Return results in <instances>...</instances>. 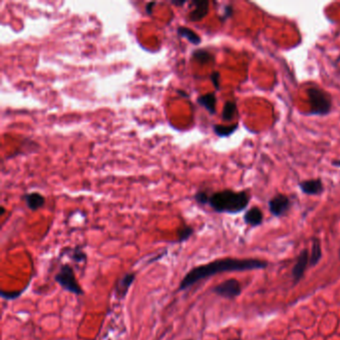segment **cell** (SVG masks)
Here are the masks:
<instances>
[{
  "label": "cell",
  "mask_w": 340,
  "mask_h": 340,
  "mask_svg": "<svg viewBox=\"0 0 340 340\" xmlns=\"http://www.w3.org/2000/svg\"><path fill=\"white\" fill-rule=\"evenodd\" d=\"M267 263L259 260H237V259H223L211 262L207 264L199 265L190 269L182 280L179 290L185 291L192 287L198 282L208 279L218 273L227 271H244L265 268Z\"/></svg>",
  "instance_id": "1"
},
{
  "label": "cell",
  "mask_w": 340,
  "mask_h": 340,
  "mask_svg": "<svg viewBox=\"0 0 340 340\" xmlns=\"http://www.w3.org/2000/svg\"><path fill=\"white\" fill-rule=\"evenodd\" d=\"M136 280V274L135 273H126L123 278H121L115 287V292L116 295L118 296V299L124 300L129 292V289L131 288L133 283Z\"/></svg>",
  "instance_id": "8"
},
{
  "label": "cell",
  "mask_w": 340,
  "mask_h": 340,
  "mask_svg": "<svg viewBox=\"0 0 340 340\" xmlns=\"http://www.w3.org/2000/svg\"><path fill=\"white\" fill-rule=\"evenodd\" d=\"M232 13H233V9H232V7H231V6H229V5L226 6V7H225V12H224V14L222 15L221 20H222V21L227 20V18H229V17L232 15Z\"/></svg>",
  "instance_id": "24"
},
{
  "label": "cell",
  "mask_w": 340,
  "mask_h": 340,
  "mask_svg": "<svg viewBox=\"0 0 340 340\" xmlns=\"http://www.w3.org/2000/svg\"><path fill=\"white\" fill-rule=\"evenodd\" d=\"M229 340H241V339H239V338H233V339H229Z\"/></svg>",
  "instance_id": "30"
},
{
  "label": "cell",
  "mask_w": 340,
  "mask_h": 340,
  "mask_svg": "<svg viewBox=\"0 0 340 340\" xmlns=\"http://www.w3.org/2000/svg\"><path fill=\"white\" fill-rule=\"evenodd\" d=\"M339 257H340V249H339Z\"/></svg>",
  "instance_id": "31"
},
{
  "label": "cell",
  "mask_w": 340,
  "mask_h": 340,
  "mask_svg": "<svg viewBox=\"0 0 340 340\" xmlns=\"http://www.w3.org/2000/svg\"><path fill=\"white\" fill-rule=\"evenodd\" d=\"M249 203V196L246 192H233L230 189L221 190L209 196L208 205L217 212L238 214L243 211Z\"/></svg>",
  "instance_id": "2"
},
{
  "label": "cell",
  "mask_w": 340,
  "mask_h": 340,
  "mask_svg": "<svg viewBox=\"0 0 340 340\" xmlns=\"http://www.w3.org/2000/svg\"><path fill=\"white\" fill-rule=\"evenodd\" d=\"M244 220L246 224L251 227H258L263 223L264 214L261 208H259L258 207H253L246 212Z\"/></svg>",
  "instance_id": "11"
},
{
  "label": "cell",
  "mask_w": 340,
  "mask_h": 340,
  "mask_svg": "<svg viewBox=\"0 0 340 340\" xmlns=\"http://www.w3.org/2000/svg\"><path fill=\"white\" fill-rule=\"evenodd\" d=\"M192 56L194 59H196L198 62H200L201 64H206V63H208V62L214 60V56L204 49H199V50L194 51Z\"/></svg>",
  "instance_id": "18"
},
{
  "label": "cell",
  "mask_w": 340,
  "mask_h": 340,
  "mask_svg": "<svg viewBox=\"0 0 340 340\" xmlns=\"http://www.w3.org/2000/svg\"><path fill=\"white\" fill-rule=\"evenodd\" d=\"M70 258L75 263H85L87 261V254L85 253L79 246L72 249Z\"/></svg>",
  "instance_id": "20"
},
{
  "label": "cell",
  "mask_w": 340,
  "mask_h": 340,
  "mask_svg": "<svg viewBox=\"0 0 340 340\" xmlns=\"http://www.w3.org/2000/svg\"><path fill=\"white\" fill-rule=\"evenodd\" d=\"M220 79H221V74L218 71H215V72L211 73L210 80H211L212 84H214V86L217 90L220 89Z\"/></svg>",
  "instance_id": "23"
},
{
  "label": "cell",
  "mask_w": 340,
  "mask_h": 340,
  "mask_svg": "<svg viewBox=\"0 0 340 340\" xmlns=\"http://www.w3.org/2000/svg\"><path fill=\"white\" fill-rule=\"evenodd\" d=\"M157 4V2H149L147 5H146V12L147 14L149 15H152L153 13V8L154 6Z\"/></svg>",
  "instance_id": "25"
},
{
  "label": "cell",
  "mask_w": 340,
  "mask_h": 340,
  "mask_svg": "<svg viewBox=\"0 0 340 340\" xmlns=\"http://www.w3.org/2000/svg\"><path fill=\"white\" fill-rule=\"evenodd\" d=\"M172 4H174V5H177V6H182V5H184L185 3H186V1H172L171 2Z\"/></svg>",
  "instance_id": "26"
},
{
  "label": "cell",
  "mask_w": 340,
  "mask_h": 340,
  "mask_svg": "<svg viewBox=\"0 0 340 340\" xmlns=\"http://www.w3.org/2000/svg\"><path fill=\"white\" fill-rule=\"evenodd\" d=\"M307 96L311 115L325 116L330 113L332 102L325 91L317 87H310L307 89Z\"/></svg>",
  "instance_id": "3"
},
{
  "label": "cell",
  "mask_w": 340,
  "mask_h": 340,
  "mask_svg": "<svg viewBox=\"0 0 340 340\" xmlns=\"http://www.w3.org/2000/svg\"><path fill=\"white\" fill-rule=\"evenodd\" d=\"M239 128V124H233L231 126H222V125H215L212 127L215 134L220 138H227L229 137L235 133Z\"/></svg>",
  "instance_id": "16"
},
{
  "label": "cell",
  "mask_w": 340,
  "mask_h": 340,
  "mask_svg": "<svg viewBox=\"0 0 340 340\" xmlns=\"http://www.w3.org/2000/svg\"><path fill=\"white\" fill-rule=\"evenodd\" d=\"M55 282L64 290L76 295L84 294V290L79 285L73 268L69 264H63L55 275Z\"/></svg>",
  "instance_id": "4"
},
{
  "label": "cell",
  "mask_w": 340,
  "mask_h": 340,
  "mask_svg": "<svg viewBox=\"0 0 340 340\" xmlns=\"http://www.w3.org/2000/svg\"><path fill=\"white\" fill-rule=\"evenodd\" d=\"M334 166H337V167H340V161H335L332 163Z\"/></svg>",
  "instance_id": "29"
},
{
  "label": "cell",
  "mask_w": 340,
  "mask_h": 340,
  "mask_svg": "<svg viewBox=\"0 0 340 340\" xmlns=\"http://www.w3.org/2000/svg\"><path fill=\"white\" fill-rule=\"evenodd\" d=\"M309 259H310V257H309L308 250L303 249L301 252L300 257H299V259H297V262L292 269V278H293V281L295 283H299L303 276V274L306 270L307 264H309Z\"/></svg>",
  "instance_id": "7"
},
{
  "label": "cell",
  "mask_w": 340,
  "mask_h": 340,
  "mask_svg": "<svg viewBox=\"0 0 340 340\" xmlns=\"http://www.w3.org/2000/svg\"><path fill=\"white\" fill-rule=\"evenodd\" d=\"M322 258V251H321V245L318 239H314L312 242V248L310 253L309 259V264L311 266L316 265Z\"/></svg>",
  "instance_id": "15"
},
{
  "label": "cell",
  "mask_w": 340,
  "mask_h": 340,
  "mask_svg": "<svg viewBox=\"0 0 340 340\" xmlns=\"http://www.w3.org/2000/svg\"><path fill=\"white\" fill-rule=\"evenodd\" d=\"M194 228L192 227L185 226L178 231V242L179 243H185L187 242L190 237L193 236Z\"/></svg>",
  "instance_id": "19"
},
{
  "label": "cell",
  "mask_w": 340,
  "mask_h": 340,
  "mask_svg": "<svg viewBox=\"0 0 340 340\" xmlns=\"http://www.w3.org/2000/svg\"><path fill=\"white\" fill-rule=\"evenodd\" d=\"M194 5V9L189 14V18L193 22H198V21L203 20L208 13L209 2L207 0H195L192 2Z\"/></svg>",
  "instance_id": "10"
},
{
  "label": "cell",
  "mask_w": 340,
  "mask_h": 340,
  "mask_svg": "<svg viewBox=\"0 0 340 340\" xmlns=\"http://www.w3.org/2000/svg\"><path fill=\"white\" fill-rule=\"evenodd\" d=\"M300 188L302 189V192L305 195L308 196H315V195H321L323 193V184L321 179H312V180H307L300 183Z\"/></svg>",
  "instance_id": "9"
},
{
  "label": "cell",
  "mask_w": 340,
  "mask_h": 340,
  "mask_svg": "<svg viewBox=\"0 0 340 340\" xmlns=\"http://www.w3.org/2000/svg\"><path fill=\"white\" fill-rule=\"evenodd\" d=\"M188 340H192V339H188Z\"/></svg>",
  "instance_id": "32"
},
{
  "label": "cell",
  "mask_w": 340,
  "mask_h": 340,
  "mask_svg": "<svg viewBox=\"0 0 340 340\" xmlns=\"http://www.w3.org/2000/svg\"><path fill=\"white\" fill-rule=\"evenodd\" d=\"M208 199H209V196L208 195L207 192H204V190H199V192L195 195L196 202L203 206L208 205Z\"/></svg>",
  "instance_id": "22"
},
{
  "label": "cell",
  "mask_w": 340,
  "mask_h": 340,
  "mask_svg": "<svg viewBox=\"0 0 340 340\" xmlns=\"http://www.w3.org/2000/svg\"><path fill=\"white\" fill-rule=\"evenodd\" d=\"M177 93L180 94L182 97H188V94L185 92V91H182V90H177Z\"/></svg>",
  "instance_id": "27"
},
{
  "label": "cell",
  "mask_w": 340,
  "mask_h": 340,
  "mask_svg": "<svg viewBox=\"0 0 340 340\" xmlns=\"http://www.w3.org/2000/svg\"><path fill=\"white\" fill-rule=\"evenodd\" d=\"M214 292L225 299L231 300L242 293V286L237 280L230 279L217 285L214 288Z\"/></svg>",
  "instance_id": "5"
},
{
  "label": "cell",
  "mask_w": 340,
  "mask_h": 340,
  "mask_svg": "<svg viewBox=\"0 0 340 340\" xmlns=\"http://www.w3.org/2000/svg\"><path fill=\"white\" fill-rule=\"evenodd\" d=\"M22 198L26 203V206L28 207V208L33 211L41 208L45 205V198L39 193L25 194Z\"/></svg>",
  "instance_id": "12"
},
{
  "label": "cell",
  "mask_w": 340,
  "mask_h": 340,
  "mask_svg": "<svg viewBox=\"0 0 340 340\" xmlns=\"http://www.w3.org/2000/svg\"><path fill=\"white\" fill-rule=\"evenodd\" d=\"M197 102L200 106L204 107L210 115H214L216 113V104H217V98L215 93H208L202 95L198 97Z\"/></svg>",
  "instance_id": "13"
},
{
  "label": "cell",
  "mask_w": 340,
  "mask_h": 340,
  "mask_svg": "<svg viewBox=\"0 0 340 340\" xmlns=\"http://www.w3.org/2000/svg\"><path fill=\"white\" fill-rule=\"evenodd\" d=\"M237 114V104L235 102L227 101L225 106L222 114V118L225 121H230Z\"/></svg>",
  "instance_id": "17"
},
{
  "label": "cell",
  "mask_w": 340,
  "mask_h": 340,
  "mask_svg": "<svg viewBox=\"0 0 340 340\" xmlns=\"http://www.w3.org/2000/svg\"><path fill=\"white\" fill-rule=\"evenodd\" d=\"M177 33H178V35L180 37L187 39L189 42V43H192L194 45H199L202 42V39H201L200 35H198L194 30L189 29L188 27H185V26L178 27Z\"/></svg>",
  "instance_id": "14"
},
{
  "label": "cell",
  "mask_w": 340,
  "mask_h": 340,
  "mask_svg": "<svg viewBox=\"0 0 340 340\" xmlns=\"http://www.w3.org/2000/svg\"><path fill=\"white\" fill-rule=\"evenodd\" d=\"M268 208L274 217H282L290 208V200L285 195L279 194L268 202Z\"/></svg>",
  "instance_id": "6"
},
{
  "label": "cell",
  "mask_w": 340,
  "mask_h": 340,
  "mask_svg": "<svg viewBox=\"0 0 340 340\" xmlns=\"http://www.w3.org/2000/svg\"><path fill=\"white\" fill-rule=\"evenodd\" d=\"M24 290H25L24 288L21 289V290H17V291L1 290V292H0V295H1L2 299L5 300V301H14V300H17L18 297H20L21 295H22Z\"/></svg>",
  "instance_id": "21"
},
{
  "label": "cell",
  "mask_w": 340,
  "mask_h": 340,
  "mask_svg": "<svg viewBox=\"0 0 340 340\" xmlns=\"http://www.w3.org/2000/svg\"><path fill=\"white\" fill-rule=\"evenodd\" d=\"M0 208H1V211H0V216H3L5 214V208H4V207H1Z\"/></svg>",
  "instance_id": "28"
}]
</instances>
